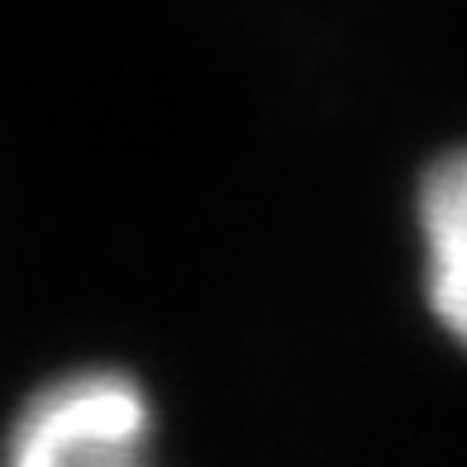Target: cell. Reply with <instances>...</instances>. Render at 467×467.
I'll list each match as a JSON object with an SVG mask.
<instances>
[{
	"instance_id": "cell-1",
	"label": "cell",
	"mask_w": 467,
	"mask_h": 467,
	"mask_svg": "<svg viewBox=\"0 0 467 467\" xmlns=\"http://www.w3.org/2000/svg\"><path fill=\"white\" fill-rule=\"evenodd\" d=\"M153 400L130 372L81 368L25 400L5 467H153Z\"/></svg>"
},
{
	"instance_id": "cell-2",
	"label": "cell",
	"mask_w": 467,
	"mask_h": 467,
	"mask_svg": "<svg viewBox=\"0 0 467 467\" xmlns=\"http://www.w3.org/2000/svg\"><path fill=\"white\" fill-rule=\"evenodd\" d=\"M415 234L430 315L467 348V143L430 162L415 191Z\"/></svg>"
}]
</instances>
